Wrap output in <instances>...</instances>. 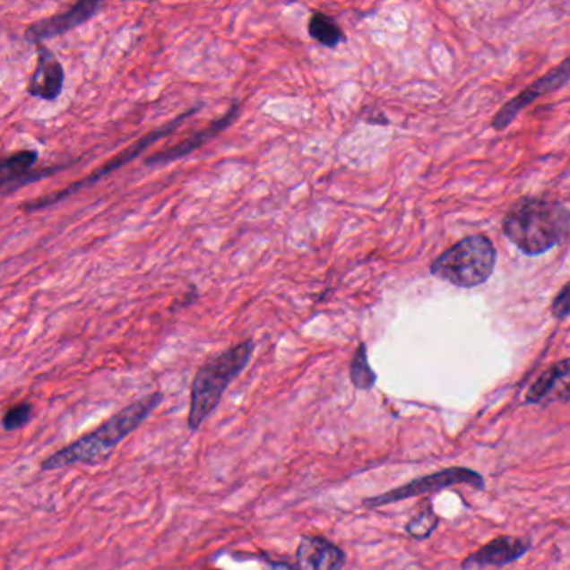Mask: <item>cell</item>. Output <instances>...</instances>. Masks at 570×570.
Listing matches in <instances>:
<instances>
[{
	"instance_id": "1",
	"label": "cell",
	"mask_w": 570,
	"mask_h": 570,
	"mask_svg": "<svg viewBox=\"0 0 570 570\" xmlns=\"http://www.w3.org/2000/svg\"><path fill=\"white\" fill-rule=\"evenodd\" d=\"M161 402V392H154L151 395L139 398L119 413L112 415L109 420L100 423L91 434L77 438L73 444L52 453L40 463V471H59L64 467L79 463L94 465L109 459L114 448L137 430L149 415L160 407Z\"/></svg>"
},
{
	"instance_id": "2",
	"label": "cell",
	"mask_w": 570,
	"mask_h": 570,
	"mask_svg": "<svg viewBox=\"0 0 570 570\" xmlns=\"http://www.w3.org/2000/svg\"><path fill=\"white\" fill-rule=\"evenodd\" d=\"M570 231V212L560 203L522 199L504 220V233L529 256L547 253L562 243Z\"/></svg>"
},
{
	"instance_id": "3",
	"label": "cell",
	"mask_w": 570,
	"mask_h": 570,
	"mask_svg": "<svg viewBox=\"0 0 570 570\" xmlns=\"http://www.w3.org/2000/svg\"><path fill=\"white\" fill-rule=\"evenodd\" d=\"M255 353V341L245 340L221 355L206 361L199 368L191 384V402L187 427L196 432L206 419L218 409L224 392L246 368Z\"/></svg>"
},
{
	"instance_id": "4",
	"label": "cell",
	"mask_w": 570,
	"mask_h": 570,
	"mask_svg": "<svg viewBox=\"0 0 570 570\" xmlns=\"http://www.w3.org/2000/svg\"><path fill=\"white\" fill-rule=\"evenodd\" d=\"M496 263L494 243L485 236H469L434 261L432 274L460 288H473L490 278Z\"/></svg>"
},
{
	"instance_id": "5",
	"label": "cell",
	"mask_w": 570,
	"mask_h": 570,
	"mask_svg": "<svg viewBox=\"0 0 570 570\" xmlns=\"http://www.w3.org/2000/svg\"><path fill=\"white\" fill-rule=\"evenodd\" d=\"M199 109H201V104L194 106L193 109H189V111L185 112V114L177 116V117H176L174 121H171V123H168L166 125H161V127H158V129L151 131L148 134H144V136L141 137L139 141H136L133 146H129V148L125 149V151H121L119 154H116V156L111 158L109 161L106 162L104 166H100L98 171L89 174V176L84 177V179L75 181V183H73L71 186L64 187V189L57 191V193H52V194H48V196H44V198L34 199V201L27 203L24 206L25 212H39V210L49 208V206H54V204L61 203V201H64V199L67 198V196L74 194L77 191H81V189H84V187L92 186L94 183H98V181H100L102 177H106V176H109V174L114 173L116 169L123 168V166H125L127 162L134 161V160L139 158V156H141V154H142L149 146H152L154 142L161 141L162 137L171 136L174 131L186 121L187 117H191L193 114H196Z\"/></svg>"
},
{
	"instance_id": "6",
	"label": "cell",
	"mask_w": 570,
	"mask_h": 570,
	"mask_svg": "<svg viewBox=\"0 0 570 570\" xmlns=\"http://www.w3.org/2000/svg\"><path fill=\"white\" fill-rule=\"evenodd\" d=\"M455 485H469L471 488L482 490L485 487V480L479 471H471L465 467H452V469L435 471L430 475L415 479L409 484L402 485L390 492H384L382 496L365 498L363 505L368 508L384 507L388 504L402 502V500L411 498V497L440 492V490H445L448 487H455Z\"/></svg>"
},
{
	"instance_id": "7",
	"label": "cell",
	"mask_w": 570,
	"mask_h": 570,
	"mask_svg": "<svg viewBox=\"0 0 570 570\" xmlns=\"http://www.w3.org/2000/svg\"><path fill=\"white\" fill-rule=\"evenodd\" d=\"M100 7L102 4L96 0L77 2L65 13L50 15L29 25L25 30V40L42 46V42L48 39L59 38L75 27L86 24L89 19L99 13Z\"/></svg>"
},
{
	"instance_id": "8",
	"label": "cell",
	"mask_w": 570,
	"mask_h": 570,
	"mask_svg": "<svg viewBox=\"0 0 570 570\" xmlns=\"http://www.w3.org/2000/svg\"><path fill=\"white\" fill-rule=\"evenodd\" d=\"M570 81V57H567L564 63L560 64L558 67H556L554 71L547 73L542 79H539L537 82H533L532 86L527 87L525 91H522L521 94L517 98L507 102L500 111L497 112L496 117H494V127L497 131H502L505 129L517 116L519 112L527 108L531 102L540 98V96H546L548 92L556 91L558 87L567 84Z\"/></svg>"
},
{
	"instance_id": "9",
	"label": "cell",
	"mask_w": 570,
	"mask_h": 570,
	"mask_svg": "<svg viewBox=\"0 0 570 570\" xmlns=\"http://www.w3.org/2000/svg\"><path fill=\"white\" fill-rule=\"evenodd\" d=\"M239 111H241V108L236 102L231 106V109L223 114L220 119L212 121V125H208L204 129L194 133L193 136L186 137L181 142L174 144L173 148L162 149L160 152H154L152 156L146 158L144 164L146 166H162V164H169V162L177 161L181 158H186L187 154H191L196 149L204 146L206 142L212 141V137L218 136L221 131H224L228 125H233Z\"/></svg>"
},
{
	"instance_id": "10",
	"label": "cell",
	"mask_w": 570,
	"mask_h": 570,
	"mask_svg": "<svg viewBox=\"0 0 570 570\" xmlns=\"http://www.w3.org/2000/svg\"><path fill=\"white\" fill-rule=\"evenodd\" d=\"M297 560L305 570H341L347 564V556L323 535L305 533L298 546Z\"/></svg>"
},
{
	"instance_id": "11",
	"label": "cell",
	"mask_w": 570,
	"mask_h": 570,
	"mask_svg": "<svg viewBox=\"0 0 570 570\" xmlns=\"http://www.w3.org/2000/svg\"><path fill=\"white\" fill-rule=\"evenodd\" d=\"M65 73L57 56L46 46H38V64L30 77L27 92L34 98L44 100H56L64 89Z\"/></svg>"
},
{
	"instance_id": "12",
	"label": "cell",
	"mask_w": 570,
	"mask_h": 570,
	"mask_svg": "<svg viewBox=\"0 0 570 570\" xmlns=\"http://www.w3.org/2000/svg\"><path fill=\"white\" fill-rule=\"evenodd\" d=\"M531 544L527 539L502 535L485 544L480 550L463 560V569L471 567H504L523 557Z\"/></svg>"
},
{
	"instance_id": "13",
	"label": "cell",
	"mask_w": 570,
	"mask_h": 570,
	"mask_svg": "<svg viewBox=\"0 0 570 570\" xmlns=\"http://www.w3.org/2000/svg\"><path fill=\"white\" fill-rule=\"evenodd\" d=\"M570 400V358L562 359L542 373L527 392L529 403H552Z\"/></svg>"
},
{
	"instance_id": "14",
	"label": "cell",
	"mask_w": 570,
	"mask_h": 570,
	"mask_svg": "<svg viewBox=\"0 0 570 570\" xmlns=\"http://www.w3.org/2000/svg\"><path fill=\"white\" fill-rule=\"evenodd\" d=\"M38 160L39 151L24 149V151L13 152L2 161L0 187H2L4 196L13 194V187L17 186V183L22 181L27 174L32 173V168L36 166Z\"/></svg>"
},
{
	"instance_id": "15",
	"label": "cell",
	"mask_w": 570,
	"mask_h": 570,
	"mask_svg": "<svg viewBox=\"0 0 570 570\" xmlns=\"http://www.w3.org/2000/svg\"><path fill=\"white\" fill-rule=\"evenodd\" d=\"M308 32L311 39H315L316 42H320L322 46L330 49H335L336 46L347 40L345 32L341 30V27L338 25L335 19L324 13H313L310 24H308Z\"/></svg>"
},
{
	"instance_id": "16",
	"label": "cell",
	"mask_w": 570,
	"mask_h": 570,
	"mask_svg": "<svg viewBox=\"0 0 570 570\" xmlns=\"http://www.w3.org/2000/svg\"><path fill=\"white\" fill-rule=\"evenodd\" d=\"M350 378H351V384H355V388H358V390H370L376 384V373L373 372L372 367L368 363L365 343H359L357 353L351 359Z\"/></svg>"
},
{
	"instance_id": "17",
	"label": "cell",
	"mask_w": 570,
	"mask_h": 570,
	"mask_svg": "<svg viewBox=\"0 0 570 570\" xmlns=\"http://www.w3.org/2000/svg\"><path fill=\"white\" fill-rule=\"evenodd\" d=\"M438 523V517L435 515L432 504L427 500L425 507L422 508V512L419 515H415L411 521L407 523V532L415 537V539H427L430 537L435 531Z\"/></svg>"
},
{
	"instance_id": "18",
	"label": "cell",
	"mask_w": 570,
	"mask_h": 570,
	"mask_svg": "<svg viewBox=\"0 0 570 570\" xmlns=\"http://www.w3.org/2000/svg\"><path fill=\"white\" fill-rule=\"evenodd\" d=\"M34 417V407L29 402H22L19 405H13L4 413L2 419V428L4 432H15L21 430Z\"/></svg>"
},
{
	"instance_id": "19",
	"label": "cell",
	"mask_w": 570,
	"mask_h": 570,
	"mask_svg": "<svg viewBox=\"0 0 570 570\" xmlns=\"http://www.w3.org/2000/svg\"><path fill=\"white\" fill-rule=\"evenodd\" d=\"M552 315L557 320H564L570 315V281L560 289L557 298L552 301Z\"/></svg>"
},
{
	"instance_id": "20",
	"label": "cell",
	"mask_w": 570,
	"mask_h": 570,
	"mask_svg": "<svg viewBox=\"0 0 570 570\" xmlns=\"http://www.w3.org/2000/svg\"><path fill=\"white\" fill-rule=\"evenodd\" d=\"M299 566H289L285 562H272V560H264V569L263 570H299Z\"/></svg>"
}]
</instances>
